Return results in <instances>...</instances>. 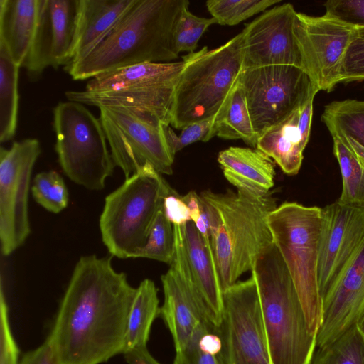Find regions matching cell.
Returning <instances> with one entry per match:
<instances>
[{
	"mask_svg": "<svg viewBox=\"0 0 364 364\" xmlns=\"http://www.w3.org/2000/svg\"><path fill=\"white\" fill-rule=\"evenodd\" d=\"M163 210L166 218L173 225L182 226L191 221L187 204L176 191L165 197Z\"/></svg>",
	"mask_w": 364,
	"mask_h": 364,
	"instance_id": "60d3db41",
	"label": "cell"
},
{
	"mask_svg": "<svg viewBox=\"0 0 364 364\" xmlns=\"http://www.w3.org/2000/svg\"><path fill=\"white\" fill-rule=\"evenodd\" d=\"M242 139L256 148L259 136L255 132L245 96L240 85L235 88L223 116L214 124L212 136Z\"/></svg>",
	"mask_w": 364,
	"mask_h": 364,
	"instance_id": "f1b7e54d",
	"label": "cell"
},
{
	"mask_svg": "<svg viewBox=\"0 0 364 364\" xmlns=\"http://www.w3.org/2000/svg\"><path fill=\"white\" fill-rule=\"evenodd\" d=\"M272 364H311L316 337L309 330L295 286L273 242L252 270Z\"/></svg>",
	"mask_w": 364,
	"mask_h": 364,
	"instance_id": "277c9868",
	"label": "cell"
},
{
	"mask_svg": "<svg viewBox=\"0 0 364 364\" xmlns=\"http://www.w3.org/2000/svg\"><path fill=\"white\" fill-rule=\"evenodd\" d=\"M216 214L210 242L224 291L244 273L252 270L258 257L273 243L267 217L277 206L270 192L245 190L225 193L205 191L199 195Z\"/></svg>",
	"mask_w": 364,
	"mask_h": 364,
	"instance_id": "3957f363",
	"label": "cell"
},
{
	"mask_svg": "<svg viewBox=\"0 0 364 364\" xmlns=\"http://www.w3.org/2000/svg\"><path fill=\"white\" fill-rule=\"evenodd\" d=\"M364 240V208L338 200L321 208L318 279L321 298Z\"/></svg>",
	"mask_w": 364,
	"mask_h": 364,
	"instance_id": "e0dca14e",
	"label": "cell"
},
{
	"mask_svg": "<svg viewBox=\"0 0 364 364\" xmlns=\"http://www.w3.org/2000/svg\"><path fill=\"white\" fill-rule=\"evenodd\" d=\"M280 2L281 0H208L206 6L217 23L235 26Z\"/></svg>",
	"mask_w": 364,
	"mask_h": 364,
	"instance_id": "1f68e13d",
	"label": "cell"
},
{
	"mask_svg": "<svg viewBox=\"0 0 364 364\" xmlns=\"http://www.w3.org/2000/svg\"><path fill=\"white\" fill-rule=\"evenodd\" d=\"M215 122V119H210L195 122L183 129L179 135L173 131L170 125H164L166 140L172 154L175 156L176 152L194 142L208 141L213 138Z\"/></svg>",
	"mask_w": 364,
	"mask_h": 364,
	"instance_id": "d590c367",
	"label": "cell"
},
{
	"mask_svg": "<svg viewBox=\"0 0 364 364\" xmlns=\"http://www.w3.org/2000/svg\"><path fill=\"white\" fill-rule=\"evenodd\" d=\"M364 309V240L322 297L316 347H323L354 325Z\"/></svg>",
	"mask_w": 364,
	"mask_h": 364,
	"instance_id": "ac0fdd59",
	"label": "cell"
},
{
	"mask_svg": "<svg viewBox=\"0 0 364 364\" xmlns=\"http://www.w3.org/2000/svg\"><path fill=\"white\" fill-rule=\"evenodd\" d=\"M219 333L223 364H272L252 274L249 279L237 282L223 291Z\"/></svg>",
	"mask_w": 364,
	"mask_h": 364,
	"instance_id": "7c38bea8",
	"label": "cell"
},
{
	"mask_svg": "<svg viewBox=\"0 0 364 364\" xmlns=\"http://www.w3.org/2000/svg\"><path fill=\"white\" fill-rule=\"evenodd\" d=\"M99 109L113 161L126 178L146 164L161 174H172L174 155L166 140L164 124L149 123L119 107Z\"/></svg>",
	"mask_w": 364,
	"mask_h": 364,
	"instance_id": "30bf717a",
	"label": "cell"
},
{
	"mask_svg": "<svg viewBox=\"0 0 364 364\" xmlns=\"http://www.w3.org/2000/svg\"><path fill=\"white\" fill-rule=\"evenodd\" d=\"M175 251L173 225L161 209L151 228L146 243L135 258H147L171 264Z\"/></svg>",
	"mask_w": 364,
	"mask_h": 364,
	"instance_id": "d6a6232c",
	"label": "cell"
},
{
	"mask_svg": "<svg viewBox=\"0 0 364 364\" xmlns=\"http://www.w3.org/2000/svg\"><path fill=\"white\" fill-rule=\"evenodd\" d=\"M159 304L154 282L149 279H144L136 289L128 314L124 353L146 348L152 323L159 316Z\"/></svg>",
	"mask_w": 364,
	"mask_h": 364,
	"instance_id": "484cf974",
	"label": "cell"
},
{
	"mask_svg": "<svg viewBox=\"0 0 364 364\" xmlns=\"http://www.w3.org/2000/svg\"><path fill=\"white\" fill-rule=\"evenodd\" d=\"M136 289L110 257H80L46 340L58 364H101L124 353Z\"/></svg>",
	"mask_w": 364,
	"mask_h": 364,
	"instance_id": "6da1fadb",
	"label": "cell"
},
{
	"mask_svg": "<svg viewBox=\"0 0 364 364\" xmlns=\"http://www.w3.org/2000/svg\"><path fill=\"white\" fill-rule=\"evenodd\" d=\"M182 198L189 208L191 221L194 223H196L201 217L199 196L195 191H191L182 196Z\"/></svg>",
	"mask_w": 364,
	"mask_h": 364,
	"instance_id": "ee69618b",
	"label": "cell"
},
{
	"mask_svg": "<svg viewBox=\"0 0 364 364\" xmlns=\"http://www.w3.org/2000/svg\"><path fill=\"white\" fill-rule=\"evenodd\" d=\"M208 331L213 330L208 327L201 328L183 350L176 352L173 364H223L221 353H211L198 346L200 338Z\"/></svg>",
	"mask_w": 364,
	"mask_h": 364,
	"instance_id": "74e56055",
	"label": "cell"
},
{
	"mask_svg": "<svg viewBox=\"0 0 364 364\" xmlns=\"http://www.w3.org/2000/svg\"><path fill=\"white\" fill-rule=\"evenodd\" d=\"M171 125L178 129L224 114L243 70L241 32L214 49L205 46L182 57Z\"/></svg>",
	"mask_w": 364,
	"mask_h": 364,
	"instance_id": "5b68a950",
	"label": "cell"
},
{
	"mask_svg": "<svg viewBox=\"0 0 364 364\" xmlns=\"http://www.w3.org/2000/svg\"><path fill=\"white\" fill-rule=\"evenodd\" d=\"M173 230L174 256L168 270L161 276L164 300L159 316L171 334L176 352H178L201 327H218L192 274L181 226L173 225Z\"/></svg>",
	"mask_w": 364,
	"mask_h": 364,
	"instance_id": "5bb4252c",
	"label": "cell"
},
{
	"mask_svg": "<svg viewBox=\"0 0 364 364\" xmlns=\"http://www.w3.org/2000/svg\"><path fill=\"white\" fill-rule=\"evenodd\" d=\"M364 81V38L355 36L346 52L341 82Z\"/></svg>",
	"mask_w": 364,
	"mask_h": 364,
	"instance_id": "f35d334b",
	"label": "cell"
},
{
	"mask_svg": "<svg viewBox=\"0 0 364 364\" xmlns=\"http://www.w3.org/2000/svg\"><path fill=\"white\" fill-rule=\"evenodd\" d=\"M124 355L128 364H161L151 355L147 347L130 350Z\"/></svg>",
	"mask_w": 364,
	"mask_h": 364,
	"instance_id": "7bdbcfd3",
	"label": "cell"
},
{
	"mask_svg": "<svg viewBox=\"0 0 364 364\" xmlns=\"http://www.w3.org/2000/svg\"><path fill=\"white\" fill-rule=\"evenodd\" d=\"M174 190L149 164L107 196L100 218L102 240L120 259L135 258L146 243L166 196Z\"/></svg>",
	"mask_w": 364,
	"mask_h": 364,
	"instance_id": "52a82bcc",
	"label": "cell"
},
{
	"mask_svg": "<svg viewBox=\"0 0 364 364\" xmlns=\"http://www.w3.org/2000/svg\"><path fill=\"white\" fill-rule=\"evenodd\" d=\"M79 0H38L35 35L23 64L28 73L41 75L72 61L75 44Z\"/></svg>",
	"mask_w": 364,
	"mask_h": 364,
	"instance_id": "2e32d148",
	"label": "cell"
},
{
	"mask_svg": "<svg viewBox=\"0 0 364 364\" xmlns=\"http://www.w3.org/2000/svg\"><path fill=\"white\" fill-rule=\"evenodd\" d=\"M176 88L122 89L105 92L67 91L68 100L97 107L124 109L149 123L170 125Z\"/></svg>",
	"mask_w": 364,
	"mask_h": 364,
	"instance_id": "d6986e66",
	"label": "cell"
},
{
	"mask_svg": "<svg viewBox=\"0 0 364 364\" xmlns=\"http://www.w3.org/2000/svg\"><path fill=\"white\" fill-rule=\"evenodd\" d=\"M19 349L12 334L2 282L0 293V364H19Z\"/></svg>",
	"mask_w": 364,
	"mask_h": 364,
	"instance_id": "8d00e7d4",
	"label": "cell"
},
{
	"mask_svg": "<svg viewBox=\"0 0 364 364\" xmlns=\"http://www.w3.org/2000/svg\"><path fill=\"white\" fill-rule=\"evenodd\" d=\"M183 242L192 274L214 325L219 328L223 313V291L208 232L201 234L193 222L181 226Z\"/></svg>",
	"mask_w": 364,
	"mask_h": 364,
	"instance_id": "ffe728a7",
	"label": "cell"
},
{
	"mask_svg": "<svg viewBox=\"0 0 364 364\" xmlns=\"http://www.w3.org/2000/svg\"><path fill=\"white\" fill-rule=\"evenodd\" d=\"M267 223L295 286L309 332L316 337L322 319L318 279L321 208L285 202L269 214Z\"/></svg>",
	"mask_w": 364,
	"mask_h": 364,
	"instance_id": "8992f818",
	"label": "cell"
},
{
	"mask_svg": "<svg viewBox=\"0 0 364 364\" xmlns=\"http://www.w3.org/2000/svg\"><path fill=\"white\" fill-rule=\"evenodd\" d=\"M19 364H58L46 341L38 348L26 353Z\"/></svg>",
	"mask_w": 364,
	"mask_h": 364,
	"instance_id": "b9f144b4",
	"label": "cell"
},
{
	"mask_svg": "<svg viewBox=\"0 0 364 364\" xmlns=\"http://www.w3.org/2000/svg\"><path fill=\"white\" fill-rule=\"evenodd\" d=\"M311 364H364V336L355 323L314 352Z\"/></svg>",
	"mask_w": 364,
	"mask_h": 364,
	"instance_id": "4dcf8cb0",
	"label": "cell"
},
{
	"mask_svg": "<svg viewBox=\"0 0 364 364\" xmlns=\"http://www.w3.org/2000/svg\"><path fill=\"white\" fill-rule=\"evenodd\" d=\"M333 151L341 175L340 203L364 208V147L358 144L351 147L333 137Z\"/></svg>",
	"mask_w": 364,
	"mask_h": 364,
	"instance_id": "4316f807",
	"label": "cell"
},
{
	"mask_svg": "<svg viewBox=\"0 0 364 364\" xmlns=\"http://www.w3.org/2000/svg\"><path fill=\"white\" fill-rule=\"evenodd\" d=\"M355 30L326 14L312 16L297 12L294 33L302 68L318 92H330L341 82L344 56Z\"/></svg>",
	"mask_w": 364,
	"mask_h": 364,
	"instance_id": "4fadbf2b",
	"label": "cell"
},
{
	"mask_svg": "<svg viewBox=\"0 0 364 364\" xmlns=\"http://www.w3.org/2000/svg\"><path fill=\"white\" fill-rule=\"evenodd\" d=\"M239 85L259 137L302 107L318 92L304 70L289 65L243 69Z\"/></svg>",
	"mask_w": 364,
	"mask_h": 364,
	"instance_id": "9c48e42d",
	"label": "cell"
},
{
	"mask_svg": "<svg viewBox=\"0 0 364 364\" xmlns=\"http://www.w3.org/2000/svg\"><path fill=\"white\" fill-rule=\"evenodd\" d=\"M55 149L67 177L88 190L100 191L116 166L100 119L83 104L60 102L53 109Z\"/></svg>",
	"mask_w": 364,
	"mask_h": 364,
	"instance_id": "ba28073f",
	"label": "cell"
},
{
	"mask_svg": "<svg viewBox=\"0 0 364 364\" xmlns=\"http://www.w3.org/2000/svg\"><path fill=\"white\" fill-rule=\"evenodd\" d=\"M218 162L225 178L237 190L267 194L274 186V163L256 148L230 146L219 152Z\"/></svg>",
	"mask_w": 364,
	"mask_h": 364,
	"instance_id": "44dd1931",
	"label": "cell"
},
{
	"mask_svg": "<svg viewBox=\"0 0 364 364\" xmlns=\"http://www.w3.org/2000/svg\"><path fill=\"white\" fill-rule=\"evenodd\" d=\"M31 190L36 202L50 213H58L68 204L69 196L65 181L55 171L37 173Z\"/></svg>",
	"mask_w": 364,
	"mask_h": 364,
	"instance_id": "836d02e7",
	"label": "cell"
},
{
	"mask_svg": "<svg viewBox=\"0 0 364 364\" xmlns=\"http://www.w3.org/2000/svg\"><path fill=\"white\" fill-rule=\"evenodd\" d=\"M326 14L355 27H364V0H328L323 4Z\"/></svg>",
	"mask_w": 364,
	"mask_h": 364,
	"instance_id": "ab89813d",
	"label": "cell"
},
{
	"mask_svg": "<svg viewBox=\"0 0 364 364\" xmlns=\"http://www.w3.org/2000/svg\"><path fill=\"white\" fill-rule=\"evenodd\" d=\"M355 33L356 36L364 38V27L356 28Z\"/></svg>",
	"mask_w": 364,
	"mask_h": 364,
	"instance_id": "bcb514c9",
	"label": "cell"
},
{
	"mask_svg": "<svg viewBox=\"0 0 364 364\" xmlns=\"http://www.w3.org/2000/svg\"><path fill=\"white\" fill-rule=\"evenodd\" d=\"M355 325L357 326L360 332L364 336V309L363 310L360 315L359 316V317L355 323Z\"/></svg>",
	"mask_w": 364,
	"mask_h": 364,
	"instance_id": "f6af8a7d",
	"label": "cell"
},
{
	"mask_svg": "<svg viewBox=\"0 0 364 364\" xmlns=\"http://www.w3.org/2000/svg\"><path fill=\"white\" fill-rule=\"evenodd\" d=\"M184 61L139 63L95 76L85 90L105 92L122 89L176 88Z\"/></svg>",
	"mask_w": 364,
	"mask_h": 364,
	"instance_id": "603a6c76",
	"label": "cell"
},
{
	"mask_svg": "<svg viewBox=\"0 0 364 364\" xmlns=\"http://www.w3.org/2000/svg\"><path fill=\"white\" fill-rule=\"evenodd\" d=\"M38 15V0H0V41L19 67L31 48Z\"/></svg>",
	"mask_w": 364,
	"mask_h": 364,
	"instance_id": "cb8c5ba5",
	"label": "cell"
},
{
	"mask_svg": "<svg viewBox=\"0 0 364 364\" xmlns=\"http://www.w3.org/2000/svg\"><path fill=\"white\" fill-rule=\"evenodd\" d=\"M296 14L291 4L284 3L266 10L245 26L241 31L244 69L274 65L302 68L294 33Z\"/></svg>",
	"mask_w": 364,
	"mask_h": 364,
	"instance_id": "9a60e30c",
	"label": "cell"
},
{
	"mask_svg": "<svg viewBox=\"0 0 364 364\" xmlns=\"http://www.w3.org/2000/svg\"><path fill=\"white\" fill-rule=\"evenodd\" d=\"M19 66L0 41V141L14 138L18 123Z\"/></svg>",
	"mask_w": 364,
	"mask_h": 364,
	"instance_id": "83f0119b",
	"label": "cell"
},
{
	"mask_svg": "<svg viewBox=\"0 0 364 364\" xmlns=\"http://www.w3.org/2000/svg\"><path fill=\"white\" fill-rule=\"evenodd\" d=\"M301 108L262 134L256 146V149L273 159L284 173L290 176L299 173L308 144L298 127Z\"/></svg>",
	"mask_w": 364,
	"mask_h": 364,
	"instance_id": "d4e9b609",
	"label": "cell"
},
{
	"mask_svg": "<svg viewBox=\"0 0 364 364\" xmlns=\"http://www.w3.org/2000/svg\"><path fill=\"white\" fill-rule=\"evenodd\" d=\"M41 152L40 142L33 138L0 149V243L4 256L20 247L31 233L28 193Z\"/></svg>",
	"mask_w": 364,
	"mask_h": 364,
	"instance_id": "8fae6325",
	"label": "cell"
},
{
	"mask_svg": "<svg viewBox=\"0 0 364 364\" xmlns=\"http://www.w3.org/2000/svg\"><path fill=\"white\" fill-rule=\"evenodd\" d=\"M188 2L183 7L174 32V44L177 53L194 52L198 43L213 24L217 23L213 18L199 17L189 10Z\"/></svg>",
	"mask_w": 364,
	"mask_h": 364,
	"instance_id": "e575fe53",
	"label": "cell"
},
{
	"mask_svg": "<svg viewBox=\"0 0 364 364\" xmlns=\"http://www.w3.org/2000/svg\"><path fill=\"white\" fill-rule=\"evenodd\" d=\"M134 1L79 0L75 44L70 64L81 60L94 50Z\"/></svg>",
	"mask_w": 364,
	"mask_h": 364,
	"instance_id": "7402d4cb",
	"label": "cell"
},
{
	"mask_svg": "<svg viewBox=\"0 0 364 364\" xmlns=\"http://www.w3.org/2000/svg\"><path fill=\"white\" fill-rule=\"evenodd\" d=\"M321 121L331 136L343 135L364 147V100L333 101L324 107Z\"/></svg>",
	"mask_w": 364,
	"mask_h": 364,
	"instance_id": "f546056e",
	"label": "cell"
},
{
	"mask_svg": "<svg viewBox=\"0 0 364 364\" xmlns=\"http://www.w3.org/2000/svg\"><path fill=\"white\" fill-rule=\"evenodd\" d=\"M188 0H135L87 56L65 66L74 80H85L144 63H170L178 57L174 32Z\"/></svg>",
	"mask_w": 364,
	"mask_h": 364,
	"instance_id": "7a4b0ae2",
	"label": "cell"
}]
</instances>
